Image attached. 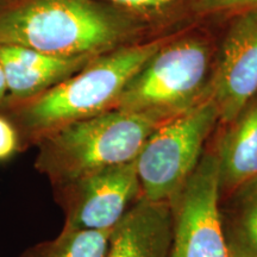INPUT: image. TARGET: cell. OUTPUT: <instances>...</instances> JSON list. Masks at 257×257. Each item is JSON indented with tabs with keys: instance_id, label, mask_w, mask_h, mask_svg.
Returning <instances> with one entry per match:
<instances>
[{
	"instance_id": "obj_1",
	"label": "cell",
	"mask_w": 257,
	"mask_h": 257,
	"mask_svg": "<svg viewBox=\"0 0 257 257\" xmlns=\"http://www.w3.org/2000/svg\"><path fill=\"white\" fill-rule=\"evenodd\" d=\"M153 37L147 24L102 0H0V46L74 59Z\"/></svg>"
},
{
	"instance_id": "obj_2",
	"label": "cell",
	"mask_w": 257,
	"mask_h": 257,
	"mask_svg": "<svg viewBox=\"0 0 257 257\" xmlns=\"http://www.w3.org/2000/svg\"><path fill=\"white\" fill-rule=\"evenodd\" d=\"M170 35L153 37L93 57L79 72L35 98L3 102L0 115L17 135L18 152L67 125L115 110L124 88Z\"/></svg>"
},
{
	"instance_id": "obj_3",
	"label": "cell",
	"mask_w": 257,
	"mask_h": 257,
	"mask_svg": "<svg viewBox=\"0 0 257 257\" xmlns=\"http://www.w3.org/2000/svg\"><path fill=\"white\" fill-rule=\"evenodd\" d=\"M217 43L199 29L172 34L124 88L115 110L162 124L210 96Z\"/></svg>"
},
{
	"instance_id": "obj_4",
	"label": "cell",
	"mask_w": 257,
	"mask_h": 257,
	"mask_svg": "<svg viewBox=\"0 0 257 257\" xmlns=\"http://www.w3.org/2000/svg\"><path fill=\"white\" fill-rule=\"evenodd\" d=\"M159 125L118 110L75 121L38 142L35 167L55 186L134 162Z\"/></svg>"
},
{
	"instance_id": "obj_5",
	"label": "cell",
	"mask_w": 257,
	"mask_h": 257,
	"mask_svg": "<svg viewBox=\"0 0 257 257\" xmlns=\"http://www.w3.org/2000/svg\"><path fill=\"white\" fill-rule=\"evenodd\" d=\"M219 113L211 96L160 124L135 160L144 198L169 202L200 162Z\"/></svg>"
},
{
	"instance_id": "obj_6",
	"label": "cell",
	"mask_w": 257,
	"mask_h": 257,
	"mask_svg": "<svg viewBox=\"0 0 257 257\" xmlns=\"http://www.w3.org/2000/svg\"><path fill=\"white\" fill-rule=\"evenodd\" d=\"M169 205L168 257H229L219 217L218 163L210 147Z\"/></svg>"
},
{
	"instance_id": "obj_7",
	"label": "cell",
	"mask_w": 257,
	"mask_h": 257,
	"mask_svg": "<svg viewBox=\"0 0 257 257\" xmlns=\"http://www.w3.org/2000/svg\"><path fill=\"white\" fill-rule=\"evenodd\" d=\"M53 187L66 218L64 227L74 230H113L144 198L135 161Z\"/></svg>"
},
{
	"instance_id": "obj_8",
	"label": "cell",
	"mask_w": 257,
	"mask_h": 257,
	"mask_svg": "<svg viewBox=\"0 0 257 257\" xmlns=\"http://www.w3.org/2000/svg\"><path fill=\"white\" fill-rule=\"evenodd\" d=\"M256 94L257 10H251L229 17L217 43L210 96L217 106L219 124L232 120Z\"/></svg>"
},
{
	"instance_id": "obj_9",
	"label": "cell",
	"mask_w": 257,
	"mask_h": 257,
	"mask_svg": "<svg viewBox=\"0 0 257 257\" xmlns=\"http://www.w3.org/2000/svg\"><path fill=\"white\" fill-rule=\"evenodd\" d=\"M208 147L218 163L219 200L257 179V94L232 120L219 124Z\"/></svg>"
},
{
	"instance_id": "obj_10",
	"label": "cell",
	"mask_w": 257,
	"mask_h": 257,
	"mask_svg": "<svg viewBox=\"0 0 257 257\" xmlns=\"http://www.w3.org/2000/svg\"><path fill=\"white\" fill-rule=\"evenodd\" d=\"M93 57L62 59L30 48L0 46V63L8 86L4 102L24 101L42 94L79 72Z\"/></svg>"
},
{
	"instance_id": "obj_11",
	"label": "cell",
	"mask_w": 257,
	"mask_h": 257,
	"mask_svg": "<svg viewBox=\"0 0 257 257\" xmlns=\"http://www.w3.org/2000/svg\"><path fill=\"white\" fill-rule=\"evenodd\" d=\"M170 239L169 202L142 198L112 231L105 257H168Z\"/></svg>"
},
{
	"instance_id": "obj_12",
	"label": "cell",
	"mask_w": 257,
	"mask_h": 257,
	"mask_svg": "<svg viewBox=\"0 0 257 257\" xmlns=\"http://www.w3.org/2000/svg\"><path fill=\"white\" fill-rule=\"evenodd\" d=\"M219 217L229 257H257V179L219 200Z\"/></svg>"
},
{
	"instance_id": "obj_13",
	"label": "cell",
	"mask_w": 257,
	"mask_h": 257,
	"mask_svg": "<svg viewBox=\"0 0 257 257\" xmlns=\"http://www.w3.org/2000/svg\"><path fill=\"white\" fill-rule=\"evenodd\" d=\"M112 231L63 227L56 238L36 244L21 257H105Z\"/></svg>"
},
{
	"instance_id": "obj_14",
	"label": "cell",
	"mask_w": 257,
	"mask_h": 257,
	"mask_svg": "<svg viewBox=\"0 0 257 257\" xmlns=\"http://www.w3.org/2000/svg\"><path fill=\"white\" fill-rule=\"evenodd\" d=\"M143 22L159 35L193 18L191 0H102ZM166 34V32H165ZM163 36V35H159Z\"/></svg>"
},
{
	"instance_id": "obj_15",
	"label": "cell",
	"mask_w": 257,
	"mask_h": 257,
	"mask_svg": "<svg viewBox=\"0 0 257 257\" xmlns=\"http://www.w3.org/2000/svg\"><path fill=\"white\" fill-rule=\"evenodd\" d=\"M194 17L223 16L229 18L233 15L257 10V0H191Z\"/></svg>"
},
{
	"instance_id": "obj_16",
	"label": "cell",
	"mask_w": 257,
	"mask_h": 257,
	"mask_svg": "<svg viewBox=\"0 0 257 257\" xmlns=\"http://www.w3.org/2000/svg\"><path fill=\"white\" fill-rule=\"evenodd\" d=\"M18 152L17 135L6 118L0 115V160H5Z\"/></svg>"
},
{
	"instance_id": "obj_17",
	"label": "cell",
	"mask_w": 257,
	"mask_h": 257,
	"mask_svg": "<svg viewBox=\"0 0 257 257\" xmlns=\"http://www.w3.org/2000/svg\"><path fill=\"white\" fill-rule=\"evenodd\" d=\"M6 96H8V86H6L4 70H3L2 63H0V105L5 101Z\"/></svg>"
}]
</instances>
